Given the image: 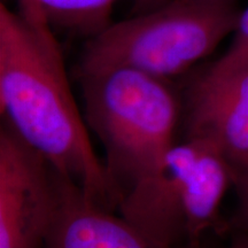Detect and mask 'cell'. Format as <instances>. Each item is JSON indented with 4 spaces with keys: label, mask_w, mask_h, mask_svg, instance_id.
<instances>
[{
    "label": "cell",
    "mask_w": 248,
    "mask_h": 248,
    "mask_svg": "<svg viewBox=\"0 0 248 248\" xmlns=\"http://www.w3.org/2000/svg\"><path fill=\"white\" fill-rule=\"evenodd\" d=\"M0 109L2 120L62 177L108 210L122 194L90 139L60 46L47 22L0 4Z\"/></svg>",
    "instance_id": "1"
},
{
    "label": "cell",
    "mask_w": 248,
    "mask_h": 248,
    "mask_svg": "<svg viewBox=\"0 0 248 248\" xmlns=\"http://www.w3.org/2000/svg\"><path fill=\"white\" fill-rule=\"evenodd\" d=\"M84 117L122 194L153 172L175 146L179 107L167 80L128 68L79 76Z\"/></svg>",
    "instance_id": "2"
},
{
    "label": "cell",
    "mask_w": 248,
    "mask_h": 248,
    "mask_svg": "<svg viewBox=\"0 0 248 248\" xmlns=\"http://www.w3.org/2000/svg\"><path fill=\"white\" fill-rule=\"evenodd\" d=\"M235 0H172L110 23L89 38L78 76L128 68L168 80L214 52L237 29Z\"/></svg>",
    "instance_id": "3"
},
{
    "label": "cell",
    "mask_w": 248,
    "mask_h": 248,
    "mask_svg": "<svg viewBox=\"0 0 248 248\" xmlns=\"http://www.w3.org/2000/svg\"><path fill=\"white\" fill-rule=\"evenodd\" d=\"M234 179L231 164L213 145L186 138L124 194L120 215L161 246L199 248L203 234L221 224L219 207Z\"/></svg>",
    "instance_id": "4"
},
{
    "label": "cell",
    "mask_w": 248,
    "mask_h": 248,
    "mask_svg": "<svg viewBox=\"0 0 248 248\" xmlns=\"http://www.w3.org/2000/svg\"><path fill=\"white\" fill-rule=\"evenodd\" d=\"M183 111L186 138L213 145L235 177L247 172L248 49H228L195 77L185 92Z\"/></svg>",
    "instance_id": "5"
},
{
    "label": "cell",
    "mask_w": 248,
    "mask_h": 248,
    "mask_svg": "<svg viewBox=\"0 0 248 248\" xmlns=\"http://www.w3.org/2000/svg\"><path fill=\"white\" fill-rule=\"evenodd\" d=\"M58 202L53 168L2 120L0 248H45Z\"/></svg>",
    "instance_id": "6"
},
{
    "label": "cell",
    "mask_w": 248,
    "mask_h": 248,
    "mask_svg": "<svg viewBox=\"0 0 248 248\" xmlns=\"http://www.w3.org/2000/svg\"><path fill=\"white\" fill-rule=\"evenodd\" d=\"M55 176L59 202L45 248H170L153 243L122 216L90 199L75 182Z\"/></svg>",
    "instance_id": "7"
},
{
    "label": "cell",
    "mask_w": 248,
    "mask_h": 248,
    "mask_svg": "<svg viewBox=\"0 0 248 248\" xmlns=\"http://www.w3.org/2000/svg\"><path fill=\"white\" fill-rule=\"evenodd\" d=\"M119 0H36L47 22L91 38L107 26Z\"/></svg>",
    "instance_id": "8"
},
{
    "label": "cell",
    "mask_w": 248,
    "mask_h": 248,
    "mask_svg": "<svg viewBox=\"0 0 248 248\" xmlns=\"http://www.w3.org/2000/svg\"><path fill=\"white\" fill-rule=\"evenodd\" d=\"M238 207L233 219L234 230L248 232V171L238 175L234 181Z\"/></svg>",
    "instance_id": "9"
},
{
    "label": "cell",
    "mask_w": 248,
    "mask_h": 248,
    "mask_svg": "<svg viewBox=\"0 0 248 248\" xmlns=\"http://www.w3.org/2000/svg\"><path fill=\"white\" fill-rule=\"evenodd\" d=\"M229 49H232V51L248 49V7L241 12L239 23L234 31L233 42Z\"/></svg>",
    "instance_id": "10"
},
{
    "label": "cell",
    "mask_w": 248,
    "mask_h": 248,
    "mask_svg": "<svg viewBox=\"0 0 248 248\" xmlns=\"http://www.w3.org/2000/svg\"><path fill=\"white\" fill-rule=\"evenodd\" d=\"M20 9L18 11L22 13L24 16L31 18L33 21H38V22H47L46 17L40 11V8L37 5L36 0H17Z\"/></svg>",
    "instance_id": "11"
},
{
    "label": "cell",
    "mask_w": 248,
    "mask_h": 248,
    "mask_svg": "<svg viewBox=\"0 0 248 248\" xmlns=\"http://www.w3.org/2000/svg\"><path fill=\"white\" fill-rule=\"evenodd\" d=\"M225 248H248V232L234 230L230 243Z\"/></svg>",
    "instance_id": "12"
}]
</instances>
